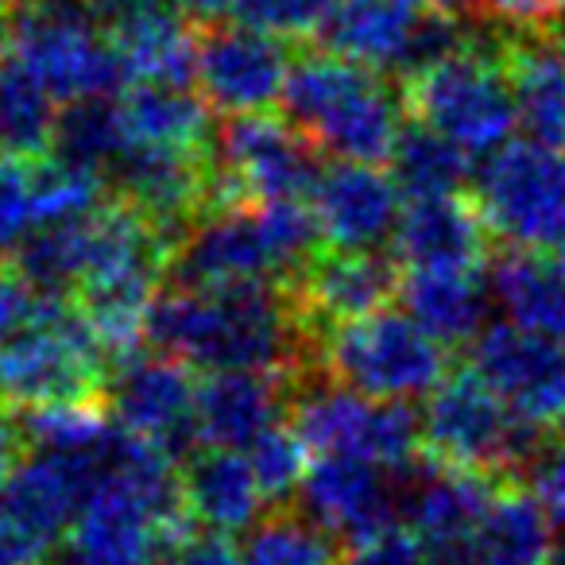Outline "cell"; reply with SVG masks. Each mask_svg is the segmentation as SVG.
<instances>
[{"label":"cell","mask_w":565,"mask_h":565,"mask_svg":"<svg viewBox=\"0 0 565 565\" xmlns=\"http://www.w3.org/2000/svg\"><path fill=\"white\" fill-rule=\"evenodd\" d=\"M472 151L454 143L449 136L434 132L423 120L403 125L392 151V179L399 182L403 198H434V194H461L472 182Z\"/></svg>","instance_id":"4dcf8cb0"},{"label":"cell","mask_w":565,"mask_h":565,"mask_svg":"<svg viewBox=\"0 0 565 565\" xmlns=\"http://www.w3.org/2000/svg\"><path fill=\"white\" fill-rule=\"evenodd\" d=\"M109 43L128 82L156 86H190L198 74V32L194 20L174 4L128 0L109 12Z\"/></svg>","instance_id":"ffe728a7"},{"label":"cell","mask_w":565,"mask_h":565,"mask_svg":"<svg viewBox=\"0 0 565 565\" xmlns=\"http://www.w3.org/2000/svg\"><path fill=\"white\" fill-rule=\"evenodd\" d=\"M241 554L244 565H345L338 534L291 503L267 508L244 534Z\"/></svg>","instance_id":"1f68e13d"},{"label":"cell","mask_w":565,"mask_h":565,"mask_svg":"<svg viewBox=\"0 0 565 565\" xmlns=\"http://www.w3.org/2000/svg\"><path fill=\"white\" fill-rule=\"evenodd\" d=\"M557 534L539 495L508 477L469 542L465 565H554Z\"/></svg>","instance_id":"4316f807"},{"label":"cell","mask_w":565,"mask_h":565,"mask_svg":"<svg viewBox=\"0 0 565 565\" xmlns=\"http://www.w3.org/2000/svg\"><path fill=\"white\" fill-rule=\"evenodd\" d=\"M159 565H179V562H159Z\"/></svg>","instance_id":"f907efd6"},{"label":"cell","mask_w":565,"mask_h":565,"mask_svg":"<svg viewBox=\"0 0 565 565\" xmlns=\"http://www.w3.org/2000/svg\"><path fill=\"white\" fill-rule=\"evenodd\" d=\"M562 12H565V0H562Z\"/></svg>","instance_id":"816d5d0a"},{"label":"cell","mask_w":565,"mask_h":565,"mask_svg":"<svg viewBox=\"0 0 565 565\" xmlns=\"http://www.w3.org/2000/svg\"><path fill=\"white\" fill-rule=\"evenodd\" d=\"M9 9H12V0H0V20L9 17Z\"/></svg>","instance_id":"c3c4849f"},{"label":"cell","mask_w":565,"mask_h":565,"mask_svg":"<svg viewBox=\"0 0 565 565\" xmlns=\"http://www.w3.org/2000/svg\"><path fill=\"white\" fill-rule=\"evenodd\" d=\"M492 241L472 194H434L403 205L392 248L403 267L484 271L492 264Z\"/></svg>","instance_id":"d6986e66"},{"label":"cell","mask_w":565,"mask_h":565,"mask_svg":"<svg viewBox=\"0 0 565 565\" xmlns=\"http://www.w3.org/2000/svg\"><path fill=\"white\" fill-rule=\"evenodd\" d=\"M295 380L275 372L221 369L198 380V446L248 449L267 426L279 423L282 411H291Z\"/></svg>","instance_id":"44dd1931"},{"label":"cell","mask_w":565,"mask_h":565,"mask_svg":"<svg viewBox=\"0 0 565 565\" xmlns=\"http://www.w3.org/2000/svg\"><path fill=\"white\" fill-rule=\"evenodd\" d=\"M526 477H531L534 495H539V503L550 511L554 526H562L565 531V430L550 434L546 449L534 457V465L526 469Z\"/></svg>","instance_id":"b9f144b4"},{"label":"cell","mask_w":565,"mask_h":565,"mask_svg":"<svg viewBox=\"0 0 565 565\" xmlns=\"http://www.w3.org/2000/svg\"><path fill=\"white\" fill-rule=\"evenodd\" d=\"M480 275L484 271L407 267L399 279V302L446 349L472 345L488 330V291Z\"/></svg>","instance_id":"484cf974"},{"label":"cell","mask_w":565,"mask_h":565,"mask_svg":"<svg viewBox=\"0 0 565 565\" xmlns=\"http://www.w3.org/2000/svg\"><path fill=\"white\" fill-rule=\"evenodd\" d=\"M89 4H97L102 12H105V9L113 12V9H120V4H128V0H89Z\"/></svg>","instance_id":"7dc6e473"},{"label":"cell","mask_w":565,"mask_h":565,"mask_svg":"<svg viewBox=\"0 0 565 565\" xmlns=\"http://www.w3.org/2000/svg\"><path fill=\"white\" fill-rule=\"evenodd\" d=\"M399 259L384 256V252L326 248L282 287L291 295L299 318L307 322L310 338L318 341L333 326L369 318L392 299H399Z\"/></svg>","instance_id":"9a60e30c"},{"label":"cell","mask_w":565,"mask_h":565,"mask_svg":"<svg viewBox=\"0 0 565 565\" xmlns=\"http://www.w3.org/2000/svg\"><path fill=\"white\" fill-rule=\"evenodd\" d=\"M291 423L318 457H361L392 472L426 457L423 415L407 399H376L322 372L295 387Z\"/></svg>","instance_id":"ba28073f"},{"label":"cell","mask_w":565,"mask_h":565,"mask_svg":"<svg viewBox=\"0 0 565 565\" xmlns=\"http://www.w3.org/2000/svg\"><path fill=\"white\" fill-rule=\"evenodd\" d=\"M24 426L32 446L58 449V454H94L117 430L109 403H47V407H28Z\"/></svg>","instance_id":"e575fe53"},{"label":"cell","mask_w":565,"mask_h":565,"mask_svg":"<svg viewBox=\"0 0 565 565\" xmlns=\"http://www.w3.org/2000/svg\"><path fill=\"white\" fill-rule=\"evenodd\" d=\"M0 47L17 55L58 105L109 97L128 82L105 32V12L89 0H12L0 20Z\"/></svg>","instance_id":"277c9868"},{"label":"cell","mask_w":565,"mask_h":565,"mask_svg":"<svg viewBox=\"0 0 565 565\" xmlns=\"http://www.w3.org/2000/svg\"><path fill=\"white\" fill-rule=\"evenodd\" d=\"M148 345L205 372H275L295 384L318 376V341L282 282L174 287L151 307Z\"/></svg>","instance_id":"6da1fadb"},{"label":"cell","mask_w":565,"mask_h":565,"mask_svg":"<svg viewBox=\"0 0 565 565\" xmlns=\"http://www.w3.org/2000/svg\"><path fill=\"white\" fill-rule=\"evenodd\" d=\"M345 565H434L415 526L387 523L345 546Z\"/></svg>","instance_id":"ab89813d"},{"label":"cell","mask_w":565,"mask_h":565,"mask_svg":"<svg viewBox=\"0 0 565 565\" xmlns=\"http://www.w3.org/2000/svg\"><path fill=\"white\" fill-rule=\"evenodd\" d=\"M248 461L259 480L264 503L267 508H282V503H291L302 492V484H307L310 446L295 430V423H275L248 446Z\"/></svg>","instance_id":"d590c367"},{"label":"cell","mask_w":565,"mask_h":565,"mask_svg":"<svg viewBox=\"0 0 565 565\" xmlns=\"http://www.w3.org/2000/svg\"><path fill=\"white\" fill-rule=\"evenodd\" d=\"M174 562L179 565H244V554L225 531H190L186 539L174 546Z\"/></svg>","instance_id":"7bdbcfd3"},{"label":"cell","mask_w":565,"mask_h":565,"mask_svg":"<svg viewBox=\"0 0 565 565\" xmlns=\"http://www.w3.org/2000/svg\"><path fill=\"white\" fill-rule=\"evenodd\" d=\"M182 469V495L198 526L210 531H248L264 515V492L252 472L248 454L225 446H198L186 454Z\"/></svg>","instance_id":"603a6c76"},{"label":"cell","mask_w":565,"mask_h":565,"mask_svg":"<svg viewBox=\"0 0 565 565\" xmlns=\"http://www.w3.org/2000/svg\"><path fill=\"white\" fill-rule=\"evenodd\" d=\"M113 356L71 295H47L40 315L0 345V399L12 407L109 403Z\"/></svg>","instance_id":"3957f363"},{"label":"cell","mask_w":565,"mask_h":565,"mask_svg":"<svg viewBox=\"0 0 565 565\" xmlns=\"http://www.w3.org/2000/svg\"><path fill=\"white\" fill-rule=\"evenodd\" d=\"M338 0H236V20L275 40H315L326 32Z\"/></svg>","instance_id":"8d00e7d4"},{"label":"cell","mask_w":565,"mask_h":565,"mask_svg":"<svg viewBox=\"0 0 565 565\" xmlns=\"http://www.w3.org/2000/svg\"><path fill=\"white\" fill-rule=\"evenodd\" d=\"M58 97L0 47V151L20 159L47 156L55 143Z\"/></svg>","instance_id":"f546056e"},{"label":"cell","mask_w":565,"mask_h":565,"mask_svg":"<svg viewBox=\"0 0 565 565\" xmlns=\"http://www.w3.org/2000/svg\"><path fill=\"white\" fill-rule=\"evenodd\" d=\"M282 109L322 151L353 163H387L403 132V89L338 51H302L291 63Z\"/></svg>","instance_id":"7a4b0ae2"},{"label":"cell","mask_w":565,"mask_h":565,"mask_svg":"<svg viewBox=\"0 0 565 565\" xmlns=\"http://www.w3.org/2000/svg\"><path fill=\"white\" fill-rule=\"evenodd\" d=\"M47 550L0 508V565H40Z\"/></svg>","instance_id":"f6af8a7d"},{"label":"cell","mask_w":565,"mask_h":565,"mask_svg":"<svg viewBox=\"0 0 565 565\" xmlns=\"http://www.w3.org/2000/svg\"><path fill=\"white\" fill-rule=\"evenodd\" d=\"M299 495L302 511L345 542L395 523L399 511V492L384 480V469L361 457H318Z\"/></svg>","instance_id":"7402d4cb"},{"label":"cell","mask_w":565,"mask_h":565,"mask_svg":"<svg viewBox=\"0 0 565 565\" xmlns=\"http://www.w3.org/2000/svg\"><path fill=\"white\" fill-rule=\"evenodd\" d=\"M28 449H32V438H28L24 415H17L12 403L0 399V488L24 465Z\"/></svg>","instance_id":"ee69618b"},{"label":"cell","mask_w":565,"mask_h":565,"mask_svg":"<svg viewBox=\"0 0 565 565\" xmlns=\"http://www.w3.org/2000/svg\"><path fill=\"white\" fill-rule=\"evenodd\" d=\"M469 369H477L515 415L550 430L565 423V341L511 322L488 326L469 345Z\"/></svg>","instance_id":"5bb4252c"},{"label":"cell","mask_w":565,"mask_h":565,"mask_svg":"<svg viewBox=\"0 0 565 565\" xmlns=\"http://www.w3.org/2000/svg\"><path fill=\"white\" fill-rule=\"evenodd\" d=\"M125 148L128 136L125 120H120V102H113V97H82V102H66L58 109L55 143H51L55 156L105 174V167L117 163Z\"/></svg>","instance_id":"d6a6232c"},{"label":"cell","mask_w":565,"mask_h":565,"mask_svg":"<svg viewBox=\"0 0 565 565\" xmlns=\"http://www.w3.org/2000/svg\"><path fill=\"white\" fill-rule=\"evenodd\" d=\"M310 205L318 213L322 244L338 252H376L395 236L403 213V190L380 163L338 159L322 171Z\"/></svg>","instance_id":"e0dca14e"},{"label":"cell","mask_w":565,"mask_h":565,"mask_svg":"<svg viewBox=\"0 0 565 565\" xmlns=\"http://www.w3.org/2000/svg\"><path fill=\"white\" fill-rule=\"evenodd\" d=\"M469 17L508 35H542L557 32L565 12L562 0H469Z\"/></svg>","instance_id":"f35d334b"},{"label":"cell","mask_w":565,"mask_h":565,"mask_svg":"<svg viewBox=\"0 0 565 565\" xmlns=\"http://www.w3.org/2000/svg\"><path fill=\"white\" fill-rule=\"evenodd\" d=\"M109 171L113 190L132 198L148 217L171 228L179 241L213 205V148L186 151L128 143Z\"/></svg>","instance_id":"2e32d148"},{"label":"cell","mask_w":565,"mask_h":565,"mask_svg":"<svg viewBox=\"0 0 565 565\" xmlns=\"http://www.w3.org/2000/svg\"><path fill=\"white\" fill-rule=\"evenodd\" d=\"M492 295L511 326L565 341V256L542 248H508L488 264Z\"/></svg>","instance_id":"d4e9b609"},{"label":"cell","mask_w":565,"mask_h":565,"mask_svg":"<svg viewBox=\"0 0 565 565\" xmlns=\"http://www.w3.org/2000/svg\"><path fill=\"white\" fill-rule=\"evenodd\" d=\"M318 143L295 120L271 113L228 117L213 132V205H259L310 198L322 179Z\"/></svg>","instance_id":"30bf717a"},{"label":"cell","mask_w":565,"mask_h":565,"mask_svg":"<svg viewBox=\"0 0 565 565\" xmlns=\"http://www.w3.org/2000/svg\"><path fill=\"white\" fill-rule=\"evenodd\" d=\"M97 477H102V449H94V454L43 449L40 457H24V465L4 480L0 508L9 511L43 550H51L58 539H66Z\"/></svg>","instance_id":"ac0fdd59"},{"label":"cell","mask_w":565,"mask_h":565,"mask_svg":"<svg viewBox=\"0 0 565 565\" xmlns=\"http://www.w3.org/2000/svg\"><path fill=\"white\" fill-rule=\"evenodd\" d=\"M43 299H47V291H40V287L20 271V264H4V259H0V345L17 338V333L40 315Z\"/></svg>","instance_id":"60d3db41"},{"label":"cell","mask_w":565,"mask_h":565,"mask_svg":"<svg viewBox=\"0 0 565 565\" xmlns=\"http://www.w3.org/2000/svg\"><path fill=\"white\" fill-rule=\"evenodd\" d=\"M105 194V174L94 167L71 163V159L35 156L32 159V213L35 228L40 225H63L82 213H89Z\"/></svg>","instance_id":"836d02e7"},{"label":"cell","mask_w":565,"mask_h":565,"mask_svg":"<svg viewBox=\"0 0 565 565\" xmlns=\"http://www.w3.org/2000/svg\"><path fill=\"white\" fill-rule=\"evenodd\" d=\"M198 376L171 353H132L113 369L109 411L120 430L156 441L171 457L198 449Z\"/></svg>","instance_id":"4fadbf2b"},{"label":"cell","mask_w":565,"mask_h":565,"mask_svg":"<svg viewBox=\"0 0 565 565\" xmlns=\"http://www.w3.org/2000/svg\"><path fill=\"white\" fill-rule=\"evenodd\" d=\"M508 32L488 28L472 47L449 55L446 63L403 78V105L411 120H423L434 132L449 136L465 151L488 156L508 143L519 125L515 94L503 66Z\"/></svg>","instance_id":"5b68a950"},{"label":"cell","mask_w":565,"mask_h":565,"mask_svg":"<svg viewBox=\"0 0 565 565\" xmlns=\"http://www.w3.org/2000/svg\"><path fill=\"white\" fill-rule=\"evenodd\" d=\"M171 4L182 12V17L194 20L198 28L217 24V20H225L228 12H236V0H171Z\"/></svg>","instance_id":"bcb514c9"},{"label":"cell","mask_w":565,"mask_h":565,"mask_svg":"<svg viewBox=\"0 0 565 565\" xmlns=\"http://www.w3.org/2000/svg\"><path fill=\"white\" fill-rule=\"evenodd\" d=\"M472 202L508 248H565V151L508 140L472 174Z\"/></svg>","instance_id":"9c48e42d"},{"label":"cell","mask_w":565,"mask_h":565,"mask_svg":"<svg viewBox=\"0 0 565 565\" xmlns=\"http://www.w3.org/2000/svg\"><path fill=\"white\" fill-rule=\"evenodd\" d=\"M423 12V0H338L322 32L326 47L372 71H395Z\"/></svg>","instance_id":"83f0119b"},{"label":"cell","mask_w":565,"mask_h":565,"mask_svg":"<svg viewBox=\"0 0 565 565\" xmlns=\"http://www.w3.org/2000/svg\"><path fill=\"white\" fill-rule=\"evenodd\" d=\"M550 434V426L515 415L477 369L449 372L423 411V441L430 461L495 477L531 469Z\"/></svg>","instance_id":"8992f818"},{"label":"cell","mask_w":565,"mask_h":565,"mask_svg":"<svg viewBox=\"0 0 565 565\" xmlns=\"http://www.w3.org/2000/svg\"><path fill=\"white\" fill-rule=\"evenodd\" d=\"M503 66L526 140L565 151V51L557 35H508Z\"/></svg>","instance_id":"cb8c5ba5"},{"label":"cell","mask_w":565,"mask_h":565,"mask_svg":"<svg viewBox=\"0 0 565 565\" xmlns=\"http://www.w3.org/2000/svg\"><path fill=\"white\" fill-rule=\"evenodd\" d=\"M32 228V159L0 151V252L20 248Z\"/></svg>","instance_id":"74e56055"},{"label":"cell","mask_w":565,"mask_h":565,"mask_svg":"<svg viewBox=\"0 0 565 565\" xmlns=\"http://www.w3.org/2000/svg\"><path fill=\"white\" fill-rule=\"evenodd\" d=\"M174 287H241V282H291L295 267L282 256L259 205L210 210L186 228L171 256Z\"/></svg>","instance_id":"8fae6325"},{"label":"cell","mask_w":565,"mask_h":565,"mask_svg":"<svg viewBox=\"0 0 565 565\" xmlns=\"http://www.w3.org/2000/svg\"><path fill=\"white\" fill-rule=\"evenodd\" d=\"M554 35H557V43H562V51H565V24H557V32H554Z\"/></svg>","instance_id":"681fc988"},{"label":"cell","mask_w":565,"mask_h":565,"mask_svg":"<svg viewBox=\"0 0 565 565\" xmlns=\"http://www.w3.org/2000/svg\"><path fill=\"white\" fill-rule=\"evenodd\" d=\"M120 120H125L128 143H143V148H186V151L213 148L210 102L190 94L186 86L136 82L132 89L120 94Z\"/></svg>","instance_id":"f1b7e54d"},{"label":"cell","mask_w":565,"mask_h":565,"mask_svg":"<svg viewBox=\"0 0 565 565\" xmlns=\"http://www.w3.org/2000/svg\"><path fill=\"white\" fill-rule=\"evenodd\" d=\"M291 63L282 40L248 24H202L198 32V94L221 117L271 113L282 105V89L291 78Z\"/></svg>","instance_id":"7c38bea8"},{"label":"cell","mask_w":565,"mask_h":565,"mask_svg":"<svg viewBox=\"0 0 565 565\" xmlns=\"http://www.w3.org/2000/svg\"><path fill=\"white\" fill-rule=\"evenodd\" d=\"M318 372L376 399H418L449 376V353L411 315L384 307L318 338Z\"/></svg>","instance_id":"52a82bcc"}]
</instances>
